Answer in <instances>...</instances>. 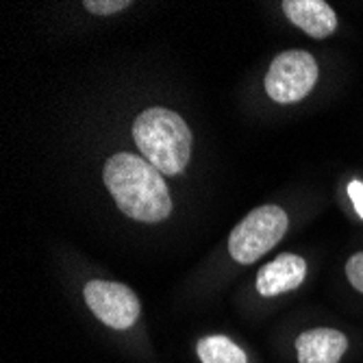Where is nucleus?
Wrapping results in <instances>:
<instances>
[{"mask_svg":"<svg viewBox=\"0 0 363 363\" xmlns=\"http://www.w3.org/2000/svg\"><path fill=\"white\" fill-rule=\"evenodd\" d=\"M105 185L122 213L140 222H161L172 211L163 174L144 157L118 152L105 163Z\"/></svg>","mask_w":363,"mask_h":363,"instance_id":"nucleus-1","label":"nucleus"},{"mask_svg":"<svg viewBox=\"0 0 363 363\" xmlns=\"http://www.w3.org/2000/svg\"><path fill=\"white\" fill-rule=\"evenodd\" d=\"M133 138L142 157L161 174H181L191 157V130L170 109L150 107L135 118Z\"/></svg>","mask_w":363,"mask_h":363,"instance_id":"nucleus-2","label":"nucleus"},{"mask_svg":"<svg viewBox=\"0 0 363 363\" xmlns=\"http://www.w3.org/2000/svg\"><path fill=\"white\" fill-rule=\"evenodd\" d=\"M287 213L277 205H263L250 211L228 238V252L242 266H250L272 250L287 233Z\"/></svg>","mask_w":363,"mask_h":363,"instance_id":"nucleus-3","label":"nucleus"},{"mask_svg":"<svg viewBox=\"0 0 363 363\" xmlns=\"http://www.w3.org/2000/svg\"><path fill=\"white\" fill-rule=\"evenodd\" d=\"M318 81V63L305 50L281 52L266 74V91L281 105L298 103Z\"/></svg>","mask_w":363,"mask_h":363,"instance_id":"nucleus-4","label":"nucleus"},{"mask_svg":"<svg viewBox=\"0 0 363 363\" xmlns=\"http://www.w3.org/2000/svg\"><path fill=\"white\" fill-rule=\"evenodd\" d=\"M83 296L94 315L118 331L130 328L140 318V301L135 291L122 283L89 281Z\"/></svg>","mask_w":363,"mask_h":363,"instance_id":"nucleus-5","label":"nucleus"},{"mask_svg":"<svg viewBox=\"0 0 363 363\" xmlns=\"http://www.w3.org/2000/svg\"><path fill=\"white\" fill-rule=\"evenodd\" d=\"M307 277V261L298 255H279L257 274V291L261 296H279L301 287Z\"/></svg>","mask_w":363,"mask_h":363,"instance_id":"nucleus-6","label":"nucleus"},{"mask_svg":"<svg viewBox=\"0 0 363 363\" xmlns=\"http://www.w3.org/2000/svg\"><path fill=\"white\" fill-rule=\"evenodd\" d=\"M285 16L298 28H303L309 38L324 40L333 35L337 28V16L324 0H285Z\"/></svg>","mask_w":363,"mask_h":363,"instance_id":"nucleus-7","label":"nucleus"},{"mask_svg":"<svg viewBox=\"0 0 363 363\" xmlns=\"http://www.w3.org/2000/svg\"><path fill=\"white\" fill-rule=\"evenodd\" d=\"M348 348V340L335 328H313L296 340L301 363H337Z\"/></svg>","mask_w":363,"mask_h":363,"instance_id":"nucleus-8","label":"nucleus"},{"mask_svg":"<svg viewBox=\"0 0 363 363\" xmlns=\"http://www.w3.org/2000/svg\"><path fill=\"white\" fill-rule=\"evenodd\" d=\"M198 357L203 363H248L244 350L224 335H209L198 342Z\"/></svg>","mask_w":363,"mask_h":363,"instance_id":"nucleus-9","label":"nucleus"},{"mask_svg":"<svg viewBox=\"0 0 363 363\" xmlns=\"http://www.w3.org/2000/svg\"><path fill=\"white\" fill-rule=\"evenodd\" d=\"M83 7L96 16H111V13H118L122 9L130 7V3L128 0H85Z\"/></svg>","mask_w":363,"mask_h":363,"instance_id":"nucleus-10","label":"nucleus"},{"mask_svg":"<svg viewBox=\"0 0 363 363\" xmlns=\"http://www.w3.org/2000/svg\"><path fill=\"white\" fill-rule=\"evenodd\" d=\"M346 277L350 281V285L363 294V252H357L348 259L346 263Z\"/></svg>","mask_w":363,"mask_h":363,"instance_id":"nucleus-11","label":"nucleus"},{"mask_svg":"<svg viewBox=\"0 0 363 363\" xmlns=\"http://www.w3.org/2000/svg\"><path fill=\"white\" fill-rule=\"evenodd\" d=\"M348 196L354 205V211L363 218V183L361 181H352L348 185Z\"/></svg>","mask_w":363,"mask_h":363,"instance_id":"nucleus-12","label":"nucleus"}]
</instances>
